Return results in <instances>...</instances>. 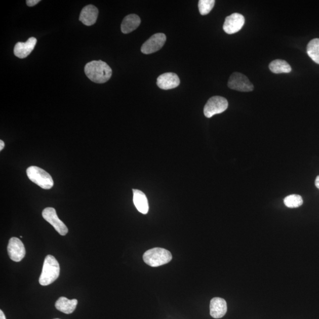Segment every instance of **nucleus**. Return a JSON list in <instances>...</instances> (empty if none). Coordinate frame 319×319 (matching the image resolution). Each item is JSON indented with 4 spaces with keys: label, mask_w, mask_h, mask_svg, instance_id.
I'll use <instances>...</instances> for the list:
<instances>
[{
    "label": "nucleus",
    "mask_w": 319,
    "mask_h": 319,
    "mask_svg": "<svg viewBox=\"0 0 319 319\" xmlns=\"http://www.w3.org/2000/svg\"><path fill=\"white\" fill-rule=\"evenodd\" d=\"M180 79L175 73H165L159 76L157 80V86L164 90H172L178 87Z\"/></svg>",
    "instance_id": "12"
},
{
    "label": "nucleus",
    "mask_w": 319,
    "mask_h": 319,
    "mask_svg": "<svg viewBox=\"0 0 319 319\" xmlns=\"http://www.w3.org/2000/svg\"><path fill=\"white\" fill-rule=\"evenodd\" d=\"M244 24L245 18L242 14L233 13L231 15L226 17L223 24V30L229 34L236 33L241 30Z\"/></svg>",
    "instance_id": "9"
},
{
    "label": "nucleus",
    "mask_w": 319,
    "mask_h": 319,
    "mask_svg": "<svg viewBox=\"0 0 319 319\" xmlns=\"http://www.w3.org/2000/svg\"><path fill=\"white\" fill-rule=\"evenodd\" d=\"M77 302L76 299L69 300L66 297H61L56 301L55 307L62 313L71 314L76 309Z\"/></svg>",
    "instance_id": "17"
},
{
    "label": "nucleus",
    "mask_w": 319,
    "mask_h": 319,
    "mask_svg": "<svg viewBox=\"0 0 319 319\" xmlns=\"http://www.w3.org/2000/svg\"><path fill=\"white\" fill-rule=\"evenodd\" d=\"M55 319H59V318H55Z\"/></svg>",
    "instance_id": "26"
},
{
    "label": "nucleus",
    "mask_w": 319,
    "mask_h": 319,
    "mask_svg": "<svg viewBox=\"0 0 319 319\" xmlns=\"http://www.w3.org/2000/svg\"><path fill=\"white\" fill-rule=\"evenodd\" d=\"M5 142L3 140H0V151H2L4 147H5Z\"/></svg>",
    "instance_id": "24"
},
{
    "label": "nucleus",
    "mask_w": 319,
    "mask_h": 319,
    "mask_svg": "<svg viewBox=\"0 0 319 319\" xmlns=\"http://www.w3.org/2000/svg\"><path fill=\"white\" fill-rule=\"evenodd\" d=\"M227 304L222 298L215 297L210 303V314L215 318H222L226 313Z\"/></svg>",
    "instance_id": "14"
},
{
    "label": "nucleus",
    "mask_w": 319,
    "mask_h": 319,
    "mask_svg": "<svg viewBox=\"0 0 319 319\" xmlns=\"http://www.w3.org/2000/svg\"><path fill=\"white\" fill-rule=\"evenodd\" d=\"M59 275L60 266L58 261L52 255H47L43 266L39 283L44 286L51 285L58 278Z\"/></svg>",
    "instance_id": "2"
},
{
    "label": "nucleus",
    "mask_w": 319,
    "mask_h": 319,
    "mask_svg": "<svg viewBox=\"0 0 319 319\" xmlns=\"http://www.w3.org/2000/svg\"><path fill=\"white\" fill-rule=\"evenodd\" d=\"M284 203L290 208H299L303 204L302 197L298 194H291L285 197Z\"/></svg>",
    "instance_id": "20"
},
{
    "label": "nucleus",
    "mask_w": 319,
    "mask_h": 319,
    "mask_svg": "<svg viewBox=\"0 0 319 319\" xmlns=\"http://www.w3.org/2000/svg\"><path fill=\"white\" fill-rule=\"evenodd\" d=\"M0 319H6V315L2 310H0Z\"/></svg>",
    "instance_id": "25"
},
{
    "label": "nucleus",
    "mask_w": 319,
    "mask_h": 319,
    "mask_svg": "<svg viewBox=\"0 0 319 319\" xmlns=\"http://www.w3.org/2000/svg\"><path fill=\"white\" fill-rule=\"evenodd\" d=\"M26 172L28 179L42 189H51L54 184L51 175L38 167L30 166Z\"/></svg>",
    "instance_id": "4"
},
{
    "label": "nucleus",
    "mask_w": 319,
    "mask_h": 319,
    "mask_svg": "<svg viewBox=\"0 0 319 319\" xmlns=\"http://www.w3.org/2000/svg\"><path fill=\"white\" fill-rule=\"evenodd\" d=\"M228 86L231 90L240 92H251L254 90V85L243 73L235 72L230 76Z\"/></svg>",
    "instance_id": "6"
},
{
    "label": "nucleus",
    "mask_w": 319,
    "mask_h": 319,
    "mask_svg": "<svg viewBox=\"0 0 319 319\" xmlns=\"http://www.w3.org/2000/svg\"><path fill=\"white\" fill-rule=\"evenodd\" d=\"M228 102L226 99L220 96H214L209 99L206 104L204 112L207 118L219 114L226 111L228 108Z\"/></svg>",
    "instance_id": "5"
},
{
    "label": "nucleus",
    "mask_w": 319,
    "mask_h": 319,
    "mask_svg": "<svg viewBox=\"0 0 319 319\" xmlns=\"http://www.w3.org/2000/svg\"><path fill=\"white\" fill-rule=\"evenodd\" d=\"M7 251L11 260L15 262L21 261L26 255L23 243L16 237H13L9 240Z\"/></svg>",
    "instance_id": "10"
},
{
    "label": "nucleus",
    "mask_w": 319,
    "mask_h": 319,
    "mask_svg": "<svg viewBox=\"0 0 319 319\" xmlns=\"http://www.w3.org/2000/svg\"><path fill=\"white\" fill-rule=\"evenodd\" d=\"M40 2V0H27L26 4L28 7H33Z\"/></svg>",
    "instance_id": "22"
},
{
    "label": "nucleus",
    "mask_w": 319,
    "mask_h": 319,
    "mask_svg": "<svg viewBox=\"0 0 319 319\" xmlns=\"http://www.w3.org/2000/svg\"><path fill=\"white\" fill-rule=\"evenodd\" d=\"M166 41V36L163 33H156L148 39L141 46V51L145 55L151 54L161 50Z\"/></svg>",
    "instance_id": "8"
},
{
    "label": "nucleus",
    "mask_w": 319,
    "mask_h": 319,
    "mask_svg": "<svg viewBox=\"0 0 319 319\" xmlns=\"http://www.w3.org/2000/svg\"><path fill=\"white\" fill-rule=\"evenodd\" d=\"M307 53L312 60L319 65V38H314L308 43Z\"/></svg>",
    "instance_id": "19"
},
{
    "label": "nucleus",
    "mask_w": 319,
    "mask_h": 319,
    "mask_svg": "<svg viewBox=\"0 0 319 319\" xmlns=\"http://www.w3.org/2000/svg\"><path fill=\"white\" fill-rule=\"evenodd\" d=\"M85 73L91 81L97 84H104L112 76V71L105 62L93 60L85 66Z\"/></svg>",
    "instance_id": "1"
},
{
    "label": "nucleus",
    "mask_w": 319,
    "mask_h": 319,
    "mask_svg": "<svg viewBox=\"0 0 319 319\" xmlns=\"http://www.w3.org/2000/svg\"><path fill=\"white\" fill-rule=\"evenodd\" d=\"M98 10L93 5H88L82 10L79 21L85 26H91L97 21L98 16Z\"/></svg>",
    "instance_id": "13"
},
{
    "label": "nucleus",
    "mask_w": 319,
    "mask_h": 319,
    "mask_svg": "<svg viewBox=\"0 0 319 319\" xmlns=\"http://www.w3.org/2000/svg\"><path fill=\"white\" fill-rule=\"evenodd\" d=\"M269 68L272 73H288L292 71V67L285 60L276 59L273 60L269 65Z\"/></svg>",
    "instance_id": "18"
},
{
    "label": "nucleus",
    "mask_w": 319,
    "mask_h": 319,
    "mask_svg": "<svg viewBox=\"0 0 319 319\" xmlns=\"http://www.w3.org/2000/svg\"><path fill=\"white\" fill-rule=\"evenodd\" d=\"M215 1L214 0H200L198 3V10L202 16L207 15L214 8Z\"/></svg>",
    "instance_id": "21"
},
{
    "label": "nucleus",
    "mask_w": 319,
    "mask_h": 319,
    "mask_svg": "<svg viewBox=\"0 0 319 319\" xmlns=\"http://www.w3.org/2000/svg\"><path fill=\"white\" fill-rule=\"evenodd\" d=\"M315 186L319 189V176H317L315 178Z\"/></svg>",
    "instance_id": "23"
},
{
    "label": "nucleus",
    "mask_w": 319,
    "mask_h": 319,
    "mask_svg": "<svg viewBox=\"0 0 319 319\" xmlns=\"http://www.w3.org/2000/svg\"><path fill=\"white\" fill-rule=\"evenodd\" d=\"M37 44V39L31 37L28 39L26 42H18L14 49V53L17 58L20 59L26 58L30 54Z\"/></svg>",
    "instance_id": "11"
},
{
    "label": "nucleus",
    "mask_w": 319,
    "mask_h": 319,
    "mask_svg": "<svg viewBox=\"0 0 319 319\" xmlns=\"http://www.w3.org/2000/svg\"><path fill=\"white\" fill-rule=\"evenodd\" d=\"M42 216L46 221L53 226L60 235L65 236L68 232V229L65 223L60 221L54 208H45L42 212Z\"/></svg>",
    "instance_id": "7"
},
{
    "label": "nucleus",
    "mask_w": 319,
    "mask_h": 319,
    "mask_svg": "<svg viewBox=\"0 0 319 319\" xmlns=\"http://www.w3.org/2000/svg\"><path fill=\"white\" fill-rule=\"evenodd\" d=\"M133 201L135 207L141 214H147L149 207L147 198L145 194L139 190L133 189Z\"/></svg>",
    "instance_id": "16"
},
{
    "label": "nucleus",
    "mask_w": 319,
    "mask_h": 319,
    "mask_svg": "<svg viewBox=\"0 0 319 319\" xmlns=\"http://www.w3.org/2000/svg\"><path fill=\"white\" fill-rule=\"evenodd\" d=\"M172 260V255L168 250L162 248H154L148 250L143 255V260L152 267L169 263Z\"/></svg>",
    "instance_id": "3"
},
{
    "label": "nucleus",
    "mask_w": 319,
    "mask_h": 319,
    "mask_svg": "<svg viewBox=\"0 0 319 319\" xmlns=\"http://www.w3.org/2000/svg\"><path fill=\"white\" fill-rule=\"evenodd\" d=\"M141 23V19L137 14H130L124 18L121 26L123 33L128 34L137 29Z\"/></svg>",
    "instance_id": "15"
}]
</instances>
